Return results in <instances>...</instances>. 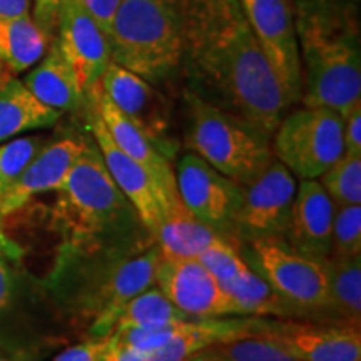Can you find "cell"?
I'll return each instance as SVG.
<instances>
[{"mask_svg":"<svg viewBox=\"0 0 361 361\" xmlns=\"http://www.w3.org/2000/svg\"><path fill=\"white\" fill-rule=\"evenodd\" d=\"M189 90L273 137L290 111L239 0H183Z\"/></svg>","mask_w":361,"mask_h":361,"instance_id":"cell-1","label":"cell"},{"mask_svg":"<svg viewBox=\"0 0 361 361\" xmlns=\"http://www.w3.org/2000/svg\"><path fill=\"white\" fill-rule=\"evenodd\" d=\"M159 258L156 243L135 251L79 250L64 245L51 288L62 310L87 326L89 338H107L130 298L154 286Z\"/></svg>","mask_w":361,"mask_h":361,"instance_id":"cell-2","label":"cell"},{"mask_svg":"<svg viewBox=\"0 0 361 361\" xmlns=\"http://www.w3.org/2000/svg\"><path fill=\"white\" fill-rule=\"evenodd\" d=\"M56 191L54 223L66 246L135 251L154 245L152 234L111 178L92 137H87L78 161Z\"/></svg>","mask_w":361,"mask_h":361,"instance_id":"cell-3","label":"cell"},{"mask_svg":"<svg viewBox=\"0 0 361 361\" xmlns=\"http://www.w3.org/2000/svg\"><path fill=\"white\" fill-rule=\"evenodd\" d=\"M295 22L308 107L345 116L361 102L360 29L351 8L335 0H298Z\"/></svg>","mask_w":361,"mask_h":361,"instance_id":"cell-4","label":"cell"},{"mask_svg":"<svg viewBox=\"0 0 361 361\" xmlns=\"http://www.w3.org/2000/svg\"><path fill=\"white\" fill-rule=\"evenodd\" d=\"M111 61L151 84L183 66V0H121L107 34Z\"/></svg>","mask_w":361,"mask_h":361,"instance_id":"cell-5","label":"cell"},{"mask_svg":"<svg viewBox=\"0 0 361 361\" xmlns=\"http://www.w3.org/2000/svg\"><path fill=\"white\" fill-rule=\"evenodd\" d=\"M184 146L245 186L273 159L271 137L241 117L221 109L192 90L184 92Z\"/></svg>","mask_w":361,"mask_h":361,"instance_id":"cell-6","label":"cell"},{"mask_svg":"<svg viewBox=\"0 0 361 361\" xmlns=\"http://www.w3.org/2000/svg\"><path fill=\"white\" fill-rule=\"evenodd\" d=\"M259 316L189 318L157 328L123 329L107 336L102 361H184L216 343L250 333Z\"/></svg>","mask_w":361,"mask_h":361,"instance_id":"cell-7","label":"cell"},{"mask_svg":"<svg viewBox=\"0 0 361 361\" xmlns=\"http://www.w3.org/2000/svg\"><path fill=\"white\" fill-rule=\"evenodd\" d=\"M271 139L273 156L300 179H318L345 154L343 116L328 107L290 112Z\"/></svg>","mask_w":361,"mask_h":361,"instance_id":"cell-8","label":"cell"},{"mask_svg":"<svg viewBox=\"0 0 361 361\" xmlns=\"http://www.w3.org/2000/svg\"><path fill=\"white\" fill-rule=\"evenodd\" d=\"M250 266L284 300L323 322L326 301V271L323 259H313L288 246L283 239H251Z\"/></svg>","mask_w":361,"mask_h":361,"instance_id":"cell-9","label":"cell"},{"mask_svg":"<svg viewBox=\"0 0 361 361\" xmlns=\"http://www.w3.org/2000/svg\"><path fill=\"white\" fill-rule=\"evenodd\" d=\"M261 52L290 106L301 102L303 67L291 0H239Z\"/></svg>","mask_w":361,"mask_h":361,"instance_id":"cell-10","label":"cell"},{"mask_svg":"<svg viewBox=\"0 0 361 361\" xmlns=\"http://www.w3.org/2000/svg\"><path fill=\"white\" fill-rule=\"evenodd\" d=\"M176 188L179 200L202 223L241 245L238 216L243 202V186L207 164L194 152L176 162Z\"/></svg>","mask_w":361,"mask_h":361,"instance_id":"cell-11","label":"cell"},{"mask_svg":"<svg viewBox=\"0 0 361 361\" xmlns=\"http://www.w3.org/2000/svg\"><path fill=\"white\" fill-rule=\"evenodd\" d=\"M102 92L112 104L154 144L166 159L173 161L179 151L174 135L173 106L149 80L111 61L99 80Z\"/></svg>","mask_w":361,"mask_h":361,"instance_id":"cell-12","label":"cell"},{"mask_svg":"<svg viewBox=\"0 0 361 361\" xmlns=\"http://www.w3.org/2000/svg\"><path fill=\"white\" fill-rule=\"evenodd\" d=\"M296 179L276 157L255 179L243 186V202L238 216L239 241L283 239L290 224L296 194Z\"/></svg>","mask_w":361,"mask_h":361,"instance_id":"cell-13","label":"cell"},{"mask_svg":"<svg viewBox=\"0 0 361 361\" xmlns=\"http://www.w3.org/2000/svg\"><path fill=\"white\" fill-rule=\"evenodd\" d=\"M84 107H87V126L90 137L94 139L99 151H101L104 164L109 171L111 178L114 179L116 186L121 189V192L133 204L142 224L147 228V231L154 234L169 204L179 196H169L162 189L161 184L157 183L154 176L116 146V142L112 141L111 134L107 133L101 116H99L92 104L85 101Z\"/></svg>","mask_w":361,"mask_h":361,"instance_id":"cell-14","label":"cell"},{"mask_svg":"<svg viewBox=\"0 0 361 361\" xmlns=\"http://www.w3.org/2000/svg\"><path fill=\"white\" fill-rule=\"evenodd\" d=\"M256 331L276 340L298 361H361L360 326L259 318Z\"/></svg>","mask_w":361,"mask_h":361,"instance_id":"cell-15","label":"cell"},{"mask_svg":"<svg viewBox=\"0 0 361 361\" xmlns=\"http://www.w3.org/2000/svg\"><path fill=\"white\" fill-rule=\"evenodd\" d=\"M154 284L189 318L238 316L231 298L209 269L197 259L159 258Z\"/></svg>","mask_w":361,"mask_h":361,"instance_id":"cell-16","label":"cell"},{"mask_svg":"<svg viewBox=\"0 0 361 361\" xmlns=\"http://www.w3.org/2000/svg\"><path fill=\"white\" fill-rule=\"evenodd\" d=\"M59 49L69 62L79 89L84 96L99 84L111 64V49L107 35L97 22L80 6L79 0H69L62 12L56 37Z\"/></svg>","mask_w":361,"mask_h":361,"instance_id":"cell-17","label":"cell"},{"mask_svg":"<svg viewBox=\"0 0 361 361\" xmlns=\"http://www.w3.org/2000/svg\"><path fill=\"white\" fill-rule=\"evenodd\" d=\"M85 141H87L85 135L75 134L49 139L47 144L24 169V173L0 196V213L4 214V218L20 209L37 194L56 191L78 161Z\"/></svg>","mask_w":361,"mask_h":361,"instance_id":"cell-18","label":"cell"},{"mask_svg":"<svg viewBox=\"0 0 361 361\" xmlns=\"http://www.w3.org/2000/svg\"><path fill=\"white\" fill-rule=\"evenodd\" d=\"M335 204L318 179H301L296 186L290 224L284 243L313 259H326L331 255Z\"/></svg>","mask_w":361,"mask_h":361,"instance_id":"cell-19","label":"cell"},{"mask_svg":"<svg viewBox=\"0 0 361 361\" xmlns=\"http://www.w3.org/2000/svg\"><path fill=\"white\" fill-rule=\"evenodd\" d=\"M85 101L96 107L116 146L154 176L157 183L169 196H179L178 188H176L174 166L157 151L154 144L149 141L123 112L117 109L111 99L102 92L101 85H94L85 94Z\"/></svg>","mask_w":361,"mask_h":361,"instance_id":"cell-20","label":"cell"},{"mask_svg":"<svg viewBox=\"0 0 361 361\" xmlns=\"http://www.w3.org/2000/svg\"><path fill=\"white\" fill-rule=\"evenodd\" d=\"M152 238L162 258L173 259H200L206 251L224 245L241 247L189 213L179 197L171 202Z\"/></svg>","mask_w":361,"mask_h":361,"instance_id":"cell-21","label":"cell"},{"mask_svg":"<svg viewBox=\"0 0 361 361\" xmlns=\"http://www.w3.org/2000/svg\"><path fill=\"white\" fill-rule=\"evenodd\" d=\"M22 82L35 99L59 112L79 111L85 104L84 92L56 39Z\"/></svg>","mask_w":361,"mask_h":361,"instance_id":"cell-22","label":"cell"},{"mask_svg":"<svg viewBox=\"0 0 361 361\" xmlns=\"http://www.w3.org/2000/svg\"><path fill=\"white\" fill-rule=\"evenodd\" d=\"M52 40L30 16L0 19V84L37 64Z\"/></svg>","mask_w":361,"mask_h":361,"instance_id":"cell-23","label":"cell"},{"mask_svg":"<svg viewBox=\"0 0 361 361\" xmlns=\"http://www.w3.org/2000/svg\"><path fill=\"white\" fill-rule=\"evenodd\" d=\"M61 117L62 112L35 99L20 79L0 84V142L30 130L52 128Z\"/></svg>","mask_w":361,"mask_h":361,"instance_id":"cell-24","label":"cell"},{"mask_svg":"<svg viewBox=\"0 0 361 361\" xmlns=\"http://www.w3.org/2000/svg\"><path fill=\"white\" fill-rule=\"evenodd\" d=\"M326 271V301L324 319L326 323L353 324L361 323V256L323 259Z\"/></svg>","mask_w":361,"mask_h":361,"instance_id":"cell-25","label":"cell"},{"mask_svg":"<svg viewBox=\"0 0 361 361\" xmlns=\"http://www.w3.org/2000/svg\"><path fill=\"white\" fill-rule=\"evenodd\" d=\"M231 298L238 316H259V318L278 319H308L303 310L271 288V284L250 268L243 276L231 283L221 284Z\"/></svg>","mask_w":361,"mask_h":361,"instance_id":"cell-26","label":"cell"},{"mask_svg":"<svg viewBox=\"0 0 361 361\" xmlns=\"http://www.w3.org/2000/svg\"><path fill=\"white\" fill-rule=\"evenodd\" d=\"M183 319H189V316L184 314L179 308H176L159 288L151 286L137 293L123 306L114 323V328H112V333L123 331V329L157 328L183 322Z\"/></svg>","mask_w":361,"mask_h":361,"instance_id":"cell-27","label":"cell"},{"mask_svg":"<svg viewBox=\"0 0 361 361\" xmlns=\"http://www.w3.org/2000/svg\"><path fill=\"white\" fill-rule=\"evenodd\" d=\"M219 361H298L276 340L256 331L243 333L213 346Z\"/></svg>","mask_w":361,"mask_h":361,"instance_id":"cell-28","label":"cell"},{"mask_svg":"<svg viewBox=\"0 0 361 361\" xmlns=\"http://www.w3.org/2000/svg\"><path fill=\"white\" fill-rule=\"evenodd\" d=\"M318 180L335 206L361 204V157L343 154Z\"/></svg>","mask_w":361,"mask_h":361,"instance_id":"cell-29","label":"cell"},{"mask_svg":"<svg viewBox=\"0 0 361 361\" xmlns=\"http://www.w3.org/2000/svg\"><path fill=\"white\" fill-rule=\"evenodd\" d=\"M47 141L49 137L45 135L34 134L11 139L0 146V180H2L4 191L24 173V169Z\"/></svg>","mask_w":361,"mask_h":361,"instance_id":"cell-30","label":"cell"},{"mask_svg":"<svg viewBox=\"0 0 361 361\" xmlns=\"http://www.w3.org/2000/svg\"><path fill=\"white\" fill-rule=\"evenodd\" d=\"M329 256H338V258L361 256V204L335 206Z\"/></svg>","mask_w":361,"mask_h":361,"instance_id":"cell-31","label":"cell"},{"mask_svg":"<svg viewBox=\"0 0 361 361\" xmlns=\"http://www.w3.org/2000/svg\"><path fill=\"white\" fill-rule=\"evenodd\" d=\"M239 250L241 247L233 245L218 246L214 250L206 251L197 261H201L221 284L231 283L251 268L250 263L243 259Z\"/></svg>","mask_w":361,"mask_h":361,"instance_id":"cell-32","label":"cell"},{"mask_svg":"<svg viewBox=\"0 0 361 361\" xmlns=\"http://www.w3.org/2000/svg\"><path fill=\"white\" fill-rule=\"evenodd\" d=\"M67 2L69 0H32L30 17L45 34L54 39Z\"/></svg>","mask_w":361,"mask_h":361,"instance_id":"cell-33","label":"cell"},{"mask_svg":"<svg viewBox=\"0 0 361 361\" xmlns=\"http://www.w3.org/2000/svg\"><path fill=\"white\" fill-rule=\"evenodd\" d=\"M106 346L107 338H89L87 341L61 351L51 361H102Z\"/></svg>","mask_w":361,"mask_h":361,"instance_id":"cell-34","label":"cell"},{"mask_svg":"<svg viewBox=\"0 0 361 361\" xmlns=\"http://www.w3.org/2000/svg\"><path fill=\"white\" fill-rule=\"evenodd\" d=\"M343 146L345 156L361 157V102L343 116Z\"/></svg>","mask_w":361,"mask_h":361,"instance_id":"cell-35","label":"cell"},{"mask_svg":"<svg viewBox=\"0 0 361 361\" xmlns=\"http://www.w3.org/2000/svg\"><path fill=\"white\" fill-rule=\"evenodd\" d=\"M79 2L90 13V17L97 22L102 32L106 35L109 34L112 19H114L121 0H79Z\"/></svg>","mask_w":361,"mask_h":361,"instance_id":"cell-36","label":"cell"},{"mask_svg":"<svg viewBox=\"0 0 361 361\" xmlns=\"http://www.w3.org/2000/svg\"><path fill=\"white\" fill-rule=\"evenodd\" d=\"M16 273L8 264L6 256L0 252V316L8 310V306L13 303L16 298Z\"/></svg>","mask_w":361,"mask_h":361,"instance_id":"cell-37","label":"cell"},{"mask_svg":"<svg viewBox=\"0 0 361 361\" xmlns=\"http://www.w3.org/2000/svg\"><path fill=\"white\" fill-rule=\"evenodd\" d=\"M32 0H0V19H17L30 16Z\"/></svg>","mask_w":361,"mask_h":361,"instance_id":"cell-38","label":"cell"},{"mask_svg":"<svg viewBox=\"0 0 361 361\" xmlns=\"http://www.w3.org/2000/svg\"><path fill=\"white\" fill-rule=\"evenodd\" d=\"M42 353L37 350H0V361H40Z\"/></svg>","mask_w":361,"mask_h":361,"instance_id":"cell-39","label":"cell"},{"mask_svg":"<svg viewBox=\"0 0 361 361\" xmlns=\"http://www.w3.org/2000/svg\"><path fill=\"white\" fill-rule=\"evenodd\" d=\"M184 361H219L218 356H216L213 346L211 348H206L202 351H197V353H194L192 356H189L188 360Z\"/></svg>","mask_w":361,"mask_h":361,"instance_id":"cell-40","label":"cell"},{"mask_svg":"<svg viewBox=\"0 0 361 361\" xmlns=\"http://www.w3.org/2000/svg\"><path fill=\"white\" fill-rule=\"evenodd\" d=\"M2 221H4V214L0 213V231H2Z\"/></svg>","mask_w":361,"mask_h":361,"instance_id":"cell-41","label":"cell"},{"mask_svg":"<svg viewBox=\"0 0 361 361\" xmlns=\"http://www.w3.org/2000/svg\"><path fill=\"white\" fill-rule=\"evenodd\" d=\"M2 192H4V186H2V180H0V196H2Z\"/></svg>","mask_w":361,"mask_h":361,"instance_id":"cell-42","label":"cell"}]
</instances>
